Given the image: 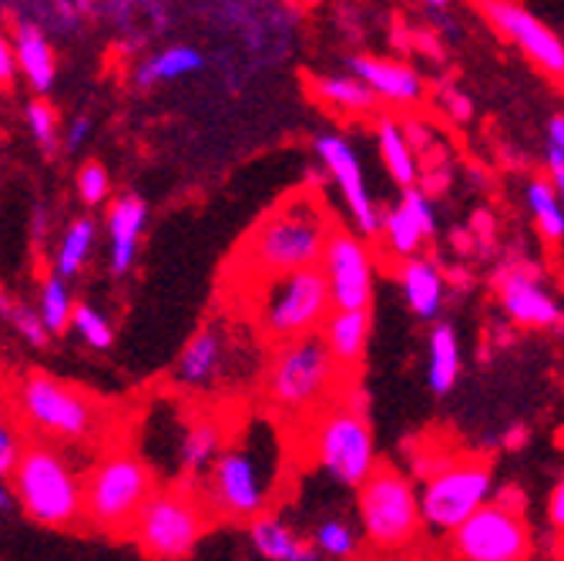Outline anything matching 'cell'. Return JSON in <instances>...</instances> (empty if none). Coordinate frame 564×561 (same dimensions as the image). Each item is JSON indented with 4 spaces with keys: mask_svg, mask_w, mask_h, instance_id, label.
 Instances as JSON below:
<instances>
[{
    "mask_svg": "<svg viewBox=\"0 0 564 561\" xmlns=\"http://www.w3.org/2000/svg\"><path fill=\"white\" fill-rule=\"evenodd\" d=\"M370 330H373L370 310H333L319 333H323V339L329 346L333 360L343 370H357L364 364V357H367Z\"/></svg>",
    "mask_w": 564,
    "mask_h": 561,
    "instance_id": "603a6c76",
    "label": "cell"
},
{
    "mask_svg": "<svg viewBox=\"0 0 564 561\" xmlns=\"http://www.w3.org/2000/svg\"><path fill=\"white\" fill-rule=\"evenodd\" d=\"M310 91L316 101H323L326 108L339 111V115H370L377 105V95L367 82H360L352 72L346 75H319L310 82Z\"/></svg>",
    "mask_w": 564,
    "mask_h": 561,
    "instance_id": "83f0119b",
    "label": "cell"
},
{
    "mask_svg": "<svg viewBox=\"0 0 564 561\" xmlns=\"http://www.w3.org/2000/svg\"><path fill=\"white\" fill-rule=\"evenodd\" d=\"M88 134H91V118H88V115H78L75 121L67 125V134H64V149H67V152H78V149L88 142Z\"/></svg>",
    "mask_w": 564,
    "mask_h": 561,
    "instance_id": "b9f144b4",
    "label": "cell"
},
{
    "mask_svg": "<svg viewBox=\"0 0 564 561\" xmlns=\"http://www.w3.org/2000/svg\"><path fill=\"white\" fill-rule=\"evenodd\" d=\"M403 131H406L410 145H413L416 152H427V149L434 145V131H431V128H423L420 121H406V125H403Z\"/></svg>",
    "mask_w": 564,
    "mask_h": 561,
    "instance_id": "7bdbcfd3",
    "label": "cell"
},
{
    "mask_svg": "<svg viewBox=\"0 0 564 561\" xmlns=\"http://www.w3.org/2000/svg\"><path fill=\"white\" fill-rule=\"evenodd\" d=\"M14 495L21 508L51 528L85 521V481L51 444H28L14 467Z\"/></svg>",
    "mask_w": 564,
    "mask_h": 561,
    "instance_id": "52a82bcc",
    "label": "cell"
},
{
    "mask_svg": "<svg viewBox=\"0 0 564 561\" xmlns=\"http://www.w3.org/2000/svg\"><path fill=\"white\" fill-rule=\"evenodd\" d=\"M480 11L490 28L508 37L514 47H521L524 57H531L544 75L564 78V41L541 18H534L514 0H480Z\"/></svg>",
    "mask_w": 564,
    "mask_h": 561,
    "instance_id": "e0dca14e",
    "label": "cell"
},
{
    "mask_svg": "<svg viewBox=\"0 0 564 561\" xmlns=\"http://www.w3.org/2000/svg\"><path fill=\"white\" fill-rule=\"evenodd\" d=\"M547 172H551V182H554V188H557V195L564 202V159H561L557 149H547Z\"/></svg>",
    "mask_w": 564,
    "mask_h": 561,
    "instance_id": "ee69618b",
    "label": "cell"
},
{
    "mask_svg": "<svg viewBox=\"0 0 564 561\" xmlns=\"http://www.w3.org/2000/svg\"><path fill=\"white\" fill-rule=\"evenodd\" d=\"M464 370V354H460V336L454 323H437L427 336V387L437 397H447Z\"/></svg>",
    "mask_w": 564,
    "mask_h": 561,
    "instance_id": "d4e9b609",
    "label": "cell"
},
{
    "mask_svg": "<svg viewBox=\"0 0 564 561\" xmlns=\"http://www.w3.org/2000/svg\"><path fill=\"white\" fill-rule=\"evenodd\" d=\"M313 149H316V159L323 162L326 175L333 179V185L343 195V205L352 219V229H360L364 236H380L383 213L373 202V192L367 188L360 155L349 145V138L336 134V131H323V134H316Z\"/></svg>",
    "mask_w": 564,
    "mask_h": 561,
    "instance_id": "9a60e30c",
    "label": "cell"
},
{
    "mask_svg": "<svg viewBox=\"0 0 564 561\" xmlns=\"http://www.w3.org/2000/svg\"><path fill=\"white\" fill-rule=\"evenodd\" d=\"M18 51H14V37H8L4 31H0V88H11L14 78H18Z\"/></svg>",
    "mask_w": 564,
    "mask_h": 561,
    "instance_id": "ab89813d",
    "label": "cell"
},
{
    "mask_svg": "<svg viewBox=\"0 0 564 561\" xmlns=\"http://www.w3.org/2000/svg\"><path fill=\"white\" fill-rule=\"evenodd\" d=\"M208 508L195 487H155L131 528L134 544L155 561H185L208 528Z\"/></svg>",
    "mask_w": 564,
    "mask_h": 561,
    "instance_id": "9c48e42d",
    "label": "cell"
},
{
    "mask_svg": "<svg viewBox=\"0 0 564 561\" xmlns=\"http://www.w3.org/2000/svg\"><path fill=\"white\" fill-rule=\"evenodd\" d=\"M357 515L364 538L380 551H400L416 541L423 528L420 490L397 467L380 464L357 487Z\"/></svg>",
    "mask_w": 564,
    "mask_h": 561,
    "instance_id": "30bf717a",
    "label": "cell"
},
{
    "mask_svg": "<svg viewBox=\"0 0 564 561\" xmlns=\"http://www.w3.org/2000/svg\"><path fill=\"white\" fill-rule=\"evenodd\" d=\"M397 283L403 290L406 306L420 320H437L444 310V293H447V272L427 259V256H410L397 262Z\"/></svg>",
    "mask_w": 564,
    "mask_h": 561,
    "instance_id": "ffe728a7",
    "label": "cell"
},
{
    "mask_svg": "<svg viewBox=\"0 0 564 561\" xmlns=\"http://www.w3.org/2000/svg\"><path fill=\"white\" fill-rule=\"evenodd\" d=\"M249 323H205L178 354L172 380L182 390L192 393H216L223 387L242 384V377H252L262 364V343L265 339Z\"/></svg>",
    "mask_w": 564,
    "mask_h": 561,
    "instance_id": "5b68a950",
    "label": "cell"
},
{
    "mask_svg": "<svg viewBox=\"0 0 564 561\" xmlns=\"http://www.w3.org/2000/svg\"><path fill=\"white\" fill-rule=\"evenodd\" d=\"M95 239H98V226L91 219L70 223L67 233H64V239H61V246H57L54 272L64 276V279H75L85 269V262H88V256L95 249Z\"/></svg>",
    "mask_w": 564,
    "mask_h": 561,
    "instance_id": "4dcf8cb0",
    "label": "cell"
},
{
    "mask_svg": "<svg viewBox=\"0 0 564 561\" xmlns=\"http://www.w3.org/2000/svg\"><path fill=\"white\" fill-rule=\"evenodd\" d=\"M24 447H28V444L21 441L18 424H14V420H11L4 410H0V477L14 474V467H18Z\"/></svg>",
    "mask_w": 564,
    "mask_h": 561,
    "instance_id": "8d00e7d4",
    "label": "cell"
},
{
    "mask_svg": "<svg viewBox=\"0 0 564 561\" xmlns=\"http://www.w3.org/2000/svg\"><path fill=\"white\" fill-rule=\"evenodd\" d=\"M282 471V447L279 431L265 420H252V424L223 447L198 481V495L205 508L229 521H256L259 515H269L275 487Z\"/></svg>",
    "mask_w": 564,
    "mask_h": 561,
    "instance_id": "7a4b0ae2",
    "label": "cell"
},
{
    "mask_svg": "<svg viewBox=\"0 0 564 561\" xmlns=\"http://www.w3.org/2000/svg\"><path fill=\"white\" fill-rule=\"evenodd\" d=\"M18 413L28 424L64 444H82L101 428V403L85 390L61 384L47 374H31L18 390Z\"/></svg>",
    "mask_w": 564,
    "mask_h": 561,
    "instance_id": "8fae6325",
    "label": "cell"
},
{
    "mask_svg": "<svg viewBox=\"0 0 564 561\" xmlns=\"http://www.w3.org/2000/svg\"><path fill=\"white\" fill-rule=\"evenodd\" d=\"M380 236L387 242V252L397 262H403L410 256H420V246L437 236V213H434L431 195L423 192L420 185L403 188V198L383 213Z\"/></svg>",
    "mask_w": 564,
    "mask_h": 561,
    "instance_id": "ac0fdd59",
    "label": "cell"
},
{
    "mask_svg": "<svg viewBox=\"0 0 564 561\" xmlns=\"http://www.w3.org/2000/svg\"><path fill=\"white\" fill-rule=\"evenodd\" d=\"M155 495V474L134 451L105 454L85 477V521L111 538L131 535L138 511Z\"/></svg>",
    "mask_w": 564,
    "mask_h": 561,
    "instance_id": "8992f818",
    "label": "cell"
},
{
    "mask_svg": "<svg viewBox=\"0 0 564 561\" xmlns=\"http://www.w3.org/2000/svg\"><path fill=\"white\" fill-rule=\"evenodd\" d=\"M377 145H380V159H383L390 179L400 188H413L420 182V162H416V149L410 145L403 125L393 118H383L377 125Z\"/></svg>",
    "mask_w": 564,
    "mask_h": 561,
    "instance_id": "f1b7e54d",
    "label": "cell"
},
{
    "mask_svg": "<svg viewBox=\"0 0 564 561\" xmlns=\"http://www.w3.org/2000/svg\"><path fill=\"white\" fill-rule=\"evenodd\" d=\"M441 108H444V115H451L454 121H470V115H474L470 98H467L460 88H454V85H444V88H441Z\"/></svg>",
    "mask_w": 564,
    "mask_h": 561,
    "instance_id": "f35d334b",
    "label": "cell"
},
{
    "mask_svg": "<svg viewBox=\"0 0 564 561\" xmlns=\"http://www.w3.org/2000/svg\"><path fill=\"white\" fill-rule=\"evenodd\" d=\"M313 461L343 487H360L377 464V441L364 410H352L343 397L310 420Z\"/></svg>",
    "mask_w": 564,
    "mask_h": 561,
    "instance_id": "ba28073f",
    "label": "cell"
},
{
    "mask_svg": "<svg viewBox=\"0 0 564 561\" xmlns=\"http://www.w3.org/2000/svg\"><path fill=\"white\" fill-rule=\"evenodd\" d=\"M70 326L78 330V336L88 343V346H95V349H108L111 343H115V330H111V323L95 310V306H88V303H78L75 306V316H70Z\"/></svg>",
    "mask_w": 564,
    "mask_h": 561,
    "instance_id": "e575fe53",
    "label": "cell"
},
{
    "mask_svg": "<svg viewBox=\"0 0 564 561\" xmlns=\"http://www.w3.org/2000/svg\"><path fill=\"white\" fill-rule=\"evenodd\" d=\"M249 541L265 561H323V551L313 541H306L272 511L249 521Z\"/></svg>",
    "mask_w": 564,
    "mask_h": 561,
    "instance_id": "cb8c5ba5",
    "label": "cell"
},
{
    "mask_svg": "<svg viewBox=\"0 0 564 561\" xmlns=\"http://www.w3.org/2000/svg\"><path fill=\"white\" fill-rule=\"evenodd\" d=\"M349 72L360 82H367L373 88V95L383 101L413 105L423 98V78L403 61H390V57H377V54H352Z\"/></svg>",
    "mask_w": 564,
    "mask_h": 561,
    "instance_id": "d6986e66",
    "label": "cell"
},
{
    "mask_svg": "<svg viewBox=\"0 0 564 561\" xmlns=\"http://www.w3.org/2000/svg\"><path fill=\"white\" fill-rule=\"evenodd\" d=\"M416 4H423L427 11H447V8H451V0H416Z\"/></svg>",
    "mask_w": 564,
    "mask_h": 561,
    "instance_id": "7dc6e473",
    "label": "cell"
},
{
    "mask_svg": "<svg viewBox=\"0 0 564 561\" xmlns=\"http://www.w3.org/2000/svg\"><path fill=\"white\" fill-rule=\"evenodd\" d=\"M229 444V428L223 417H195L185 424L182 444H178V471L192 484L205 477V471L216 464L223 447Z\"/></svg>",
    "mask_w": 564,
    "mask_h": 561,
    "instance_id": "7402d4cb",
    "label": "cell"
},
{
    "mask_svg": "<svg viewBox=\"0 0 564 561\" xmlns=\"http://www.w3.org/2000/svg\"><path fill=\"white\" fill-rule=\"evenodd\" d=\"M108 192H111V175H108V169L98 165V162H88V165L78 172V195H82V202H85V205H101V202L108 198Z\"/></svg>",
    "mask_w": 564,
    "mask_h": 561,
    "instance_id": "74e56055",
    "label": "cell"
},
{
    "mask_svg": "<svg viewBox=\"0 0 564 561\" xmlns=\"http://www.w3.org/2000/svg\"><path fill=\"white\" fill-rule=\"evenodd\" d=\"M494 290H498L501 310L508 320L528 330H554L564 323V310L544 287L541 269L524 259H508L494 272Z\"/></svg>",
    "mask_w": 564,
    "mask_h": 561,
    "instance_id": "2e32d148",
    "label": "cell"
},
{
    "mask_svg": "<svg viewBox=\"0 0 564 561\" xmlns=\"http://www.w3.org/2000/svg\"><path fill=\"white\" fill-rule=\"evenodd\" d=\"M28 125H31V134L37 138L41 152H44V155H54V152H57V142H61L54 108L44 105V101H31V105H28Z\"/></svg>",
    "mask_w": 564,
    "mask_h": 561,
    "instance_id": "d590c367",
    "label": "cell"
},
{
    "mask_svg": "<svg viewBox=\"0 0 564 561\" xmlns=\"http://www.w3.org/2000/svg\"><path fill=\"white\" fill-rule=\"evenodd\" d=\"M343 367L333 360L323 333L272 343L262 367V393L272 413L313 420L343 393Z\"/></svg>",
    "mask_w": 564,
    "mask_h": 561,
    "instance_id": "3957f363",
    "label": "cell"
},
{
    "mask_svg": "<svg viewBox=\"0 0 564 561\" xmlns=\"http://www.w3.org/2000/svg\"><path fill=\"white\" fill-rule=\"evenodd\" d=\"M547 525L564 535V474L557 477L554 490H551V498H547Z\"/></svg>",
    "mask_w": 564,
    "mask_h": 561,
    "instance_id": "60d3db41",
    "label": "cell"
},
{
    "mask_svg": "<svg viewBox=\"0 0 564 561\" xmlns=\"http://www.w3.org/2000/svg\"><path fill=\"white\" fill-rule=\"evenodd\" d=\"M0 508H11V495H8L4 484H0Z\"/></svg>",
    "mask_w": 564,
    "mask_h": 561,
    "instance_id": "c3c4849f",
    "label": "cell"
},
{
    "mask_svg": "<svg viewBox=\"0 0 564 561\" xmlns=\"http://www.w3.org/2000/svg\"><path fill=\"white\" fill-rule=\"evenodd\" d=\"M336 219L319 188H300L279 198L269 213L246 233L236 249V269L242 290L282 272L319 266Z\"/></svg>",
    "mask_w": 564,
    "mask_h": 561,
    "instance_id": "6da1fadb",
    "label": "cell"
},
{
    "mask_svg": "<svg viewBox=\"0 0 564 561\" xmlns=\"http://www.w3.org/2000/svg\"><path fill=\"white\" fill-rule=\"evenodd\" d=\"M14 51H18V67L28 78V85L41 95L51 91L54 75H57V61H54V47L44 37V31L34 24H21L14 31Z\"/></svg>",
    "mask_w": 564,
    "mask_h": 561,
    "instance_id": "4316f807",
    "label": "cell"
},
{
    "mask_svg": "<svg viewBox=\"0 0 564 561\" xmlns=\"http://www.w3.org/2000/svg\"><path fill=\"white\" fill-rule=\"evenodd\" d=\"M202 67H205V54L198 47L172 44V47L155 51L152 57H145L134 67V85L138 88H155V85H165V82L188 78V75L202 72Z\"/></svg>",
    "mask_w": 564,
    "mask_h": 561,
    "instance_id": "484cf974",
    "label": "cell"
},
{
    "mask_svg": "<svg viewBox=\"0 0 564 561\" xmlns=\"http://www.w3.org/2000/svg\"><path fill=\"white\" fill-rule=\"evenodd\" d=\"M313 544L323 551V558L346 561V558L357 554V548H360V535H357V528H352L349 521H343V518H326V521H319V525H316V531H313Z\"/></svg>",
    "mask_w": 564,
    "mask_h": 561,
    "instance_id": "d6a6232c",
    "label": "cell"
},
{
    "mask_svg": "<svg viewBox=\"0 0 564 561\" xmlns=\"http://www.w3.org/2000/svg\"><path fill=\"white\" fill-rule=\"evenodd\" d=\"M246 296L252 326L265 336V343L319 333L326 316L333 313V293L323 266L272 276L265 283L252 287Z\"/></svg>",
    "mask_w": 564,
    "mask_h": 561,
    "instance_id": "277c9868",
    "label": "cell"
},
{
    "mask_svg": "<svg viewBox=\"0 0 564 561\" xmlns=\"http://www.w3.org/2000/svg\"><path fill=\"white\" fill-rule=\"evenodd\" d=\"M145 223H149V208L138 195H121L111 202V208H108V262H111L115 276H124L134 266L141 236H145Z\"/></svg>",
    "mask_w": 564,
    "mask_h": 561,
    "instance_id": "44dd1931",
    "label": "cell"
},
{
    "mask_svg": "<svg viewBox=\"0 0 564 561\" xmlns=\"http://www.w3.org/2000/svg\"><path fill=\"white\" fill-rule=\"evenodd\" d=\"M0 316H4L31 346H44L47 336H51V330L44 326L41 313H34L31 306H24L21 300H14V296L4 293V290H0Z\"/></svg>",
    "mask_w": 564,
    "mask_h": 561,
    "instance_id": "836d02e7",
    "label": "cell"
},
{
    "mask_svg": "<svg viewBox=\"0 0 564 561\" xmlns=\"http://www.w3.org/2000/svg\"><path fill=\"white\" fill-rule=\"evenodd\" d=\"M564 538V535H561ZM561 561H564V541H561Z\"/></svg>",
    "mask_w": 564,
    "mask_h": 561,
    "instance_id": "681fc988",
    "label": "cell"
},
{
    "mask_svg": "<svg viewBox=\"0 0 564 561\" xmlns=\"http://www.w3.org/2000/svg\"><path fill=\"white\" fill-rule=\"evenodd\" d=\"M528 444V428L524 424H514L508 434H505V447L508 451H518V447H524Z\"/></svg>",
    "mask_w": 564,
    "mask_h": 561,
    "instance_id": "bcb514c9",
    "label": "cell"
},
{
    "mask_svg": "<svg viewBox=\"0 0 564 561\" xmlns=\"http://www.w3.org/2000/svg\"><path fill=\"white\" fill-rule=\"evenodd\" d=\"M547 138H551V149H557V152H561V159H564V115L551 118V125H547Z\"/></svg>",
    "mask_w": 564,
    "mask_h": 561,
    "instance_id": "f6af8a7d",
    "label": "cell"
},
{
    "mask_svg": "<svg viewBox=\"0 0 564 561\" xmlns=\"http://www.w3.org/2000/svg\"><path fill=\"white\" fill-rule=\"evenodd\" d=\"M494 495V464L487 457H454L427 474L420 487L423 525L431 531H457Z\"/></svg>",
    "mask_w": 564,
    "mask_h": 561,
    "instance_id": "7c38bea8",
    "label": "cell"
},
{
    "mask_svg": "<svg viewBox=\"0 0 564 561\" xmlns=\"http://www.w3.org/2000/svg\"><path fill=\"white\" fill-rule=\"evenodd\" d=\"M451 548L460 561H528L534 551V535L521 508L498 498L451 531Z\"/></svg>",
    "mask_w": 564,
    "mask_h": 561,
    "instance_id": "4fadbf2b",
    "label": "cell"
},
{
    "mask_svg": "<svg viewBox=\"0 0 564 561\" xmlns=\"http://www.w3.org/2000/svg\"><path fill=\"white\" fill-rule=\"evenodd\" d=\"M44 326L51 333H64L70 326V316H75V300H70L67 287H64V276H47L41 283V306H37Z\"/></svg>",
    "mask_w": 564,
    "mask_h": 561,
    "instance_id": "1f68e13d",
    "label": "cell"
},
{
    "mask_svg": "<svg viewBox=\"0 0 564 561\" xmlns=\"http://www.w3.org/2000/svg\"><path fill=\"white\" fill-rule=\"evenodd\" d=\"M528 208L534 216V226L544 242L557 246L564 239V202L547 179H531L528 182Z\"/></svg>",
    "mask_w": 564,
    "mask_h": 561,
    "instance_id": "f546056e",
    "label": "cell"
},
{
    "mask_svg": "<svg viewBox=\"0 0 564 561\" xmlns=\"http://www.w3.org/2000/svg\"><path fill=\"white\" fill-rule=\"evenodd\" d=\"M333 310H370L373 306V287H377V266L373 252L364 242L360 229H349L343 223L333 226L323 262Z\"/></svg>",
    "mask_w": 564,
    "mask_h": 561,
    "instance_id": "5bb4252c",
    "label": "cell"
}]
</instances>
